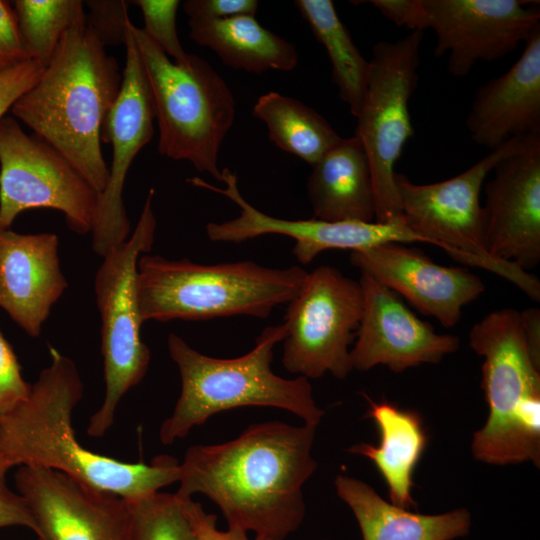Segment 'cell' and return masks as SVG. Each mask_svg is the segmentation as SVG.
I'll use <instances>...</instances> for the list:
<instances>
[{
    "label": "cell",
    "mask_w": 540,
    "mask_h": 540,
    "mask_svg": "<svg viewBox=\"0 0 540 540\" xmlns=\"http://www.w3.org/2000/svg\"><path fill=\"white\" fill-rule=\"evenodd\" d=\"M30 389L13 347L0 331V420L27 398Z\"/></svg>",
    "instance_id": "31"
},
{
    "label": "cell",
    "mask_w": 540,
    "mask_h": 540,
    "mask_svg": "<svg viewBox=\"0 0 540 540\" xmlns=\"http://www.w3.org/2000/svg\"><path fill=\"white\" fill-rule=\"evenodd\" d=\"M423 31L373 45L367 88L355 134L366 152L375 195V221L401 219L395 164L414 129L409 102L417 88Z\"/></svg>",
    "instance_id": "10"
},
{
    "label": "cell",
    "mask_w": 540,
    "mask_h": 540,
    "mask_svg": "<svg viewBox=\"0 0 540 540\" xmlns=\"http://www.w3.org/2000/svg\"><path fill=\"white\" fill-rule=\"evenodd\" d=\"M470 347L484 358L485 424L473 434L475 459L491 465H540V367L525 344L520 311H493L469 333Z\"/></svg>",
    "instance_id": "6"
},
{
    "label": "cell",
    "mask_w": 540,
    "mask_h": 540,
    "mask_svg": "<svg viewBox=\"0 0 540 540\" xmlns=\"http://www.w3.org/2000/svg\"><path fill=\"white\" fill-rule=\"evenodd\" d=\"M50 363L31 384L27 398L0 420V452L14 466L64 473L89 487L134 501L180 478V463L159 455L149 463L122 462L82 446L72 413L84 387L75 363L49 345Z\"/></svg>",
    "instance_id": "2"
},
{
    "label": "cell",
    "mask_w": 540,
    "mask_h": 540,
    "mask_svg": "<svg viewBox=\"0 0 540 540\" xmlns=\"http://www.w3.org/2000/svg\"><path fill=\"white\" fill-rule=\"evenodd\" d=\"M311 167L307 195L313 218L328 222L375 221L371 169L356 136L342 138Z\"/></svg>",
    "instance_id": "22"
},
{
    "label": "cell",
    "mask_w": 540,
    "mask_h": 540,
    "mask_svg": "<svg viewBox=\"0 0 540 540\" xmlns=\"http://www.w3.org/2000/svg\"><path fill=\"white\" fill-rule=\"evenodd\" d=\"M15 484L37 540H132L129 502L114 493L35 466H19Z\"/></svg>",
    "instance_id": "16"
},
{
    "label": "cell",
    "mask_w": 540,
    "mask_h": 540,
    "mask_svg": "<svg viewBox=\"0 0 540 540\" xmlns=\"http://www.w3.org/2000/svg\"><path fill=\"white\" fill-rule=\"evenodd\" d=\"M10 468L12 466L0 452V528L22 526L34 532V520L25 499L7 484Z\"/></svg>",
    "instance_id": "34"
},
{
    "label": "cell",
    "mask_w": 540,
    "mask_h": 540,
    "mask_svg": "<svg viewBox=\"0 0 540 540\" xmlns=\"http://www.w3.org/2000/svg\"><path fill=\"white\" fill-rule=\"evenodd\" d=\"M350 262L446 328L454 327L462 308L485 290L476 274L436 264L421 250L406 244L388 243L352 251Z\"/></svg>",
    "instance_id": "18"
},
{
    "label": "cell",
    "mask_w": 540,
    "mask_h": 540,
    "mask_svg": "<svg viewBox=\"0 0 540 540\" xmlns=\"http://www.w3.org/2000/svg\"><path fill=\"white\" fill-rule=\"evenodd\" d=\"M129 29L153 98L159 153L221 181L218 154L236 115L229 86L201 57L172 62L142 28L130 21Z\"/></svg>",
    "instance_id": "7"
},
{
    "label": "cell",
    "mask_w": 540,
    "mask_h": 540,
    "mask_svg": "<svg viewBox=\"0 0 540 540\" xmlns=\"http://www.w3.org/2000/svg\"><path fill=\"white\" fill-rule=\"evenodd\" d=\"M522 333L527 349L534 361L540 367V310L527 308L520 312Z\"/></svg>",
    "instance_id": "38"
},
{
    "label": "cell",
    "mask_w": 540,
    "mask_h": 540,
    "mask_svg": "<svg viewBox=\"0 0 540 540\" xmlns=\"http://www.w3.org/2000/svg\"><path fill=\"white\" fill-rule=\"evenodd\" d=\"M13 6L27 53L44 69L64 32L86 14L81 0H16Z\"/></svg>",
    "instance_id": "27"
},
{
    "label": "cell",
    "mask_w": 540,
    "mask_h": 540,
    "mask_svg": "<svg viewBox=\"0 0 540 540\" xmlns=\"http://www.w3.org/2000/svg\"><path fill=\"white\" fill-rule=\"evenodd\" d=\"M154 193L151 188L132 235L102 257L95 277L105 395L89 419L87 434L94 438L111 428L120 400L142 381L150 364V350L141 338L136 280L138 260L150 252L155 239Z\"/></svg>",
    "instance_id": "8"
},
{
    "label": "cell",
    "mask_w": 540,
    "mask_h": 540,
    "mask_svg": "<svg viewBox=\"0 0 540 540\" xmlns=\"http://www.w3.org/2000/svg\"><path fill=\"white\" fill-rule=\"evenodd\" d=\"M307 275L299 266L268 268L252 261L204 265L143 254L136 280L141 320L267 318L299 293Z\"/></svg>",
    "instance_id": "5"
},
{
    "label": "cell",
    "mask_w": 540,
    "mask_h": 540,
    "mask_svg": "<svg viewBox=\"0 0 540 540\" xmlns=\"http://www.w3.org/2000/svg\"><path fill=\"white\" fill-rule=\"evenodd\" d=\"M14 9L0 0V73L29 60Z\"/></svg>",
    "instance_id": "33"
},
{
    "label": "cell",
    "mask_w": 540,
    "mask_h": 540,
    "mask_svg": "<svg viewBox=\"0 0 540 540\" xmlns=\"http://www.w3.org/2000/svg\"><path fill=\"white\" fill-rule=\"evenodd\" d=\"M337 496L351 509L363 540H454L471 528L470 512L458 508L440 514H421L385 501L364 481L339 474Z\"/></svg>",
    "instance_id": "21"
},
{
    "label": "cell",
    "mask_w": 540,
    "mask_h": 540,
    "mask_svg": "<svg viewBox=\"0 0 540 540\" xmlns=\"http://www.w3.org/2000/svg\"><path fill=\"white\" fill-rule=\"evenodd\" d=\"M294 3L317 41L324 46L339 97L356 118L367 88L369 60L354 43L331 0H296Z\"/></svg>",
    "instance_id": "26"
},
{
    "label": "cell",
    "mask_w": 540,
    "mask_h": 540,
    "mask_svg": "<svg viewBox=\"0 0 540 540\" xmlns=\"http://www.w3.org/2000/svg\"><path fill=\"white\" fill-rule=\"evenodd\" d=\"M466 126L472 141L490 151L540 133V27L505 73L478 88Z\"/></svg>",
    "instance_id": "20"
},
{
    "label": "cell",
    "mask_w": 540,
    "mask_h": 540,
    "mask_svg": "<svg viewBox=\"0 0 540 540\" xmlns=\"http://www.w3.org/2000/svg\"><path fill=\"white\" fill-rule=\"evenodd\" d=\"M132 518V540H196L185 499L156 492L128 501Z\"/></svg>",
    "instance_id": "28"
},
{
    "label": "cell",
    "mask_w": 540,
    "mask_h": 540,
    "mask_svg": "<svg viewBox=\"0 0 540 540\" xmlns=\"http://www.w3.org/2000/svg\"><path fill=\"white\" fill-rule=\"evenodd\" d=\"M54 233L21 234L0 229V308L26 334L38 337L68 282Z\"/></svg>",
    "instance_id": "19"
},
{
    "label": "cell",
    "mask_w": 540,
    "mask_h": 540,
    "mask_svg": "<svg viewBox=\"0 0 540 540\" xmlns=\"http://www.w3.org/2000/svg\"><path fill=\"white\" fill-rule=\"evenodd\" d=\"M363 314L359 282L337 268L320 266L308 273L284 317V368L307 379L327 372L344 379L353 370L350 345Z\"/></svg>",
    "instance_id": "11"
},
{
    "label": "cell",
    "mask_w": 540,
    "mask_h": 540,
    "mask_svg": "<svg viewBox=\"0 0 540 540\" xmlns=\"http://www.w3.org/2000/svg\"><path fill=\"white\" fill-rule=\"evenodd\" d=\"M358 282L363 314L350 352L353 369L367 371L385 365L401 373L421 364L438 363L458 350V337L438 334L388 287L364 273Z\"/></svg>",
    "instance_id": "17"
},
{
    "label": "cell",
    "mask_w": 540,
    "mask_h": 540,
    "mask_svg": "<svg viewBox=\"0 0 540 540\" xmlns=\"http://www.w3.org/2000/svg\"><path fill=\"white\" fill-rule=\"evenodd\" d=\"M252 113L265 123L269 139L277 147L310 166L342 139L313 108L279 92L262 94Z\"/></svg>",
    "instance_id": "25"
},
{
    "label": "cell",
    "mask_w": 540,
    "mask_h": 540,
    "mask_svg": "<svg viewBox=\"0 0 540 540\" xmlns=\"http://www.w3.org/2000/svg\"><path fill=\"white\" fill-rule=\"evenodd\" d=\"M434 54L447 55V70L465 77L477 62L497 61L540 27L539 3L526 0H422Z\"/></svg>",
    "instance_id": "13"
},
{
    "label": "cell",
    "mask_w": 540,
    "mask_h": 540,
    "mask_svg": "<svg viewBox=\"0 0 540 540\" xmlns=\"http://www.w3.org/2000/svg\"><path fill=\"white\" fill-rule=\"evenodd\" d=\"M285 335L284 323L268 326L251 351L224 359L204 355L170 333L167 346L179 370L181 391L172 414L160 427V442L171 445L211 416L249 406L283 409L318 426L324 411L314 399L309 379H286L272 371L274 347Z\"/></svg>",
    "instance_id": "4"
},
{
    "label": "cell",
    "mask_w": 540,
    "mask_h": 540,
    "mask_svg": "<svg viewBox=\"0 0 540 540\" xmlns=\"http://www.w3.org/2000/svg\"><path fill=\"white\" fill-rule=\"evenodd\" d=\"M44 68L29 59L0 73V121L14 103L40 79Z\"/></svg>",
    "instance_id": "32"
},
{
    "label": "cell",
    "mask_w": 540,
    "mask_h": 540,
    "mask_svg": "<svg viewBox=\"0 0 540 540\" xmlns=\"http://www.w3.org/2000/svg\"><path fill=\"white\" fill-rule=\"evenodd\" d=\"M256 0H186L183 10L189 19L219 20L236 16H255Z\"/></svg>",
    "instance_id": "35"
},
{
    "label": "cell",
    "mask_w": 540,
    "mask_h": 540,
    "mask_svg": "<svg viewBox=\"0 0 540 540\" xmlns=\"http://www.w3.org/2000/svg\"><path fill=\"white\" fill-rule=\"evenodd\" d=\"M83 3L89 8L87 25L99 42L105 46H118L125 43L130 1L125 0H87Z\"/></svg>",
    "instance_id": "30"
},
{
    "label": "cell",
    "mask_w": 540,
    "mask_h": 540,
    "mask_svg": "<svg viewBox=\"0 0 540 540\" xmlns=\"http://www.w3.org/2000/svg\"><path fill=\"white\" fill-rule=\"evenodd\" d=\"M520 140L507 141L452 178L416 184L395 172L394 183L402 219L414 232L456 261L493 272L539 301V280L513 263L493 258L483 238L482 186L496 163L515 150Z\"/></svg>",
    "instance_id": "9"
},
{
    "label": "cell",
    "mask_w": 540,
    "mask_h": 540,
    "mask_svg": "<svg viewBox=\"0 0 540 540\" xmlns=\"http://www.w3.org/2000/svg\"><path fill=\"white\" fill-rule=\"evenodd\" d=\"M121 82L117 60L106 53L85 14L64 32L38 82L11 108L99 194L109 177L101 143Z\"/></svg>",
    "instance_id": "3"
},
{
    "label": "cell",
    "mask_w": 540,
    "mask_h": 540,
    "mask_svg": "<svg viewBox=\"0 0 540 540\" xmlns=\"http://www.w3.org/2000/svg\"><path fill=\"white\" fill-rule=\"evenodd\" d=\"M189 37L213 50L221 61L236 70L263 73L291 71L298 63L295 46L261 26L255 16L219 20L189 19Z\"/></svg>",
    "instance_id": "24"
},
{
    "label": "cell",
    "mask_w": 540,
    "mask_h": 540,
    "mask_svg": "<svg viewBox=\"0 0 540 540\" xmlns=\"http://www.w3.org/2000/svg\"><path fill=\"white\" fill-rule=\"evenodd\" d=\"M127 23L125 67L117 100L107 118L102 142L112 144L107 185L99 196L92 228V248L103 257L129 238L131 224L123 202L128 170L154 134L155 109L149 82Z\"/></svg>",
    "instance_id": "14"
},
{
    "label": "cell",
    "mask_w": 540,
    "mask_h": 540,
    "mask_svg": "<svg viewBox=\"0 0 540 540\" xmlns=\"http://www.w3.org/2000/svg\"><path fill=\"white\" fill-rule=\"evenodd\" d=\"M316 428L268 421L221 444L190 446L176 495L202 494L219 507L228 528L284 540L305 517L303 487L318 466Z\"/></svg>",
    "instance_id": "1"
},
{
    "label": "cell",
    "mask_w": 540,
    "mask_h": 540,
    "mask_svg": "<svg viewBox=\"0 0 540 540\" xmlns=\"http://www.w3.org/2000/svg\"><path fill=\"white\" fill-rule=\"evenodd\" d=\"M379 13L397 26L411 31L428 29L427 14L422 0H371Z\"/></svg>",
    "instance_id": "36"
},
{
    "label": "cell",
    "mask_w": 540,
    "mask_h": 540,
    "mask_svg": "<svg viewBox=\"0 0 540 540\" xmlns=\"http://www.w3.org/2000/svg\"><path fill=\"white\" fill-rule=\"evenodd\" d=\"M368 401L367 417L373 419L379 430V444L359 443L348 451L373 462L387 484L391 503L415 508L413 473L428 441L422 417L387 401Z\"/></svg>",
    "instance_id": "23"
},
{
    "label": "cell",
    "mask_w": 540,
    "mask_h": 540,
    "mask_svg": "<svg viewBox=\"0 0 540 540\" xmlns=\"http://www.w3.org/2000/svg\"><path fill=\"white\" fill-rule=\"evenodd\" d=\"M131 4L140 8L144 28L142 30L174 62H185L189 54L180 43L176 29V14L180 5L178 0H135Z\"/></svg>",
    "instance_id": "29"
},
{
    "label": "cell",
    "mask_w": 540,
    "mask_h": 540,
    "mask_svg": "<svg viewBox=\"0 0 540 540\" xmlns=\"http://www.w3.org/2000/svg\"><path fill=\"white\" fill-rule=\"evenodd\" d=\"M324 540H326V539H324Z\"/></svg>",
    "instance_id": "39"
},
{
    "label": "cell",
    "mask_w": 540,
    "mask_h": 540,
    "mask_svg": "<svg viewBox=\"0 0 540 540\" xmlns=\"http://www.w3.org/2000/svg\"><path fill=\"white\" fill-rule=\"evenodd\" d=\"M492 171L482 206L485 247L528 272L540 262V133L521 138Z\"/></svg>",
    "instance_id": "15"
},
{
    "label": "cell",
    "mask_w": 540,
    "mask_h": 540,
    "mask_svg": "<svg viewBox=\"0 0 540 540\" xmlns=\"http://www.w3.org/2000/svg\"><path fill=\"white\" fill-rule=\"evenodd\" d=\"M100 194L54 147L28 135L14 117L0 121V229L33 208L61 211L68 227L92 231Z\"/></svg>",
    "instance_id": "12"
},
{
    "label": "cell",
    "mask_w": 540,
    "mask_h": 540,
    "mask_svg": "<svg viewBox=\"0 0 540 540\" xmlns=\"http://www.w3.org/2000/svg\"><path fill=\"white\" fill-rule=\"evenodd\" d=\"M186 509L193 524L196 540H269L254 536L239 529L217 527V516L207 513L199 502L192 498L185 499Z\"/></svg>",
    "instance_id": "37"
}]
</instances>
